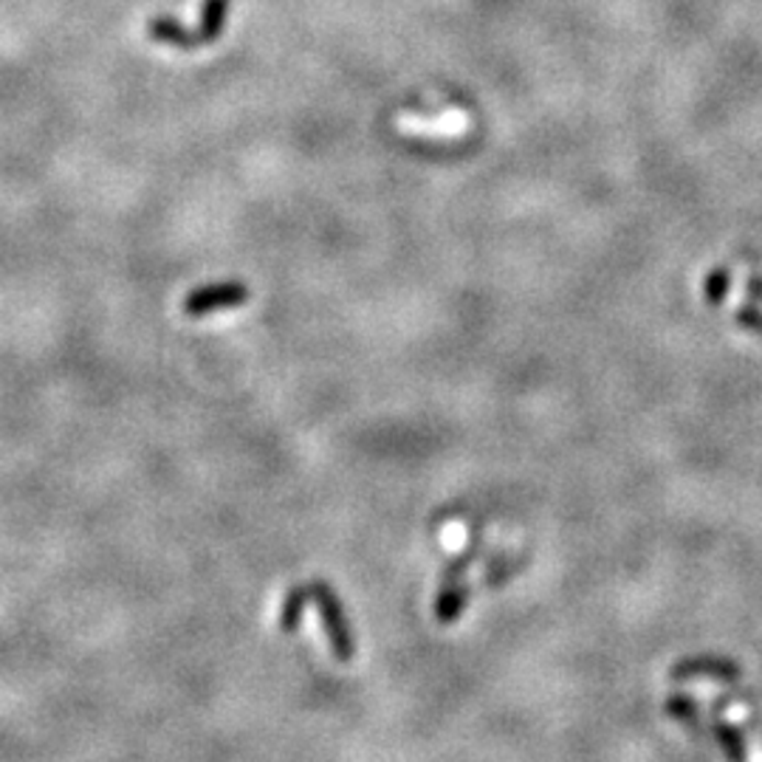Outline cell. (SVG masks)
Wrapping results in <instances>:
<instances>
[{
	"label": "cell",
	"mask_w": 762,
	"mask_h": 762,
	"mask_svg": "<svg viewBox=\"0 0 762 762\" xmlns=\"http://www.w3.org/2000/svg\"><path fill=\"white\" fill-rule=\"evenodd\" d=\"M311 593H314V607L320 613V621H323V630L328 636V645L334 658L339 664H350L356 658V638L350 630V621L343 610V602L336 596V591L325 582H311Z\"/></svg>",
	"instance_id": "obj_1"
},
{
	"label": "cell",
	"mask_w": 762,
	"mask_h": 762,
	"mask_svg": "<svg viewBox=\"0 0 762 762\" xmlns=\"http://www.w3.org/2000/svg\"><path fill=\"white\" fill-rule=\"evenodd\" d=\"M249 300V285L240 280H224V283H210L201 289L190 291L184 296V314L187 316H206L215 311L240 309Z\"/></svg>",
	"instance_id": "obj_2"
},
{
	"label": "cell",
	"mask_w": 762,
	"mask_h": 762,
	"mask_svg": "<svg viewBox=\"0 0 762 762\" xmlns=\"http://www.w3.org/2000/svg\"><path fill=\"white\" fill-rule=\"evenodd\" d=\"M469 596H472V587L467 585L463 576H444V585L438 587V596H435V621L440 627H452L469 607Z\"/></svg>",
	"instance_id": "obj_3"
},
{
	"label": "cell",
	"mask_w": 762,
	"mask_h": 762,
	"mask_svg": "<svg viewBox=\"0 0 762 762\" xmlns=\"http://www.w3.org/2000/svg\"><path fill=\"white\" fill-rule=\"evenodd\" d=\"M147 32H150V40L165 43V46L170 48H178V52H195V48L204 46L201 37H198V32H190L184 23H178L176 18H167V14L153 18L150 23H147Z\"/></svg>",
	"instance_id": "obj_4"
},
{
	"label": "cell",
	"mask_w": 762,
	"mask_h": 762,
	"mask_svg": "<svg viewBox=\"0 0 762 762\" xmlns=\"http://www.w3.org/2000/svg\"><path fill=\"white\" fill-rule=\"evenodd\" d=\"M309 605H314L311 582L309 585L291 587L289 596L283 598V607H280V630H283L285 636H294V632L300 630V625H303V616H305V607Z\"/></svg>",
	"instance_id": "obj_5"
},
{
	"label": "cell",
	"mask_w": 762,
	"mask_h": 762,
	"mask_svg": "<svg viewBox=\"0 0 762 762\" xmlns=\"http://www.w3.org/2000/svg\"><path fill=\"white\" fill-rule=\"evenodd\" d=\"M226 18H229V0H204L201 9V23H198V37L201 43H215L224 34Z\"/></svg>",
	"instance_id": "obj_6"
},
{
	"label": "cell",
	"mask_w": 762,
	"mask_h": 762,
	"mask_svg": "<svg viewBox=\"0 0 762 762\" xmlns=\"http://www.w3.org/2000/svg\"><path fill=\"white\" fill-rule=\"evenodd\" d=\"M695 675H731V670L726 664H717V661H706V658H697V661H681V664L672 670L675 681H684V677Z\"/></svg>",
	"instance_id": "obj_7"
},
{
	"label": "cell",
	"mask_w": 762,
	"mask_h": 762,
	"mask_svg": "<svg viewBox=\"0 0 762 762\" xmlns=\"http://www.w3.org/2000/svg\"><path fill=\"white\" fill-rule=\"evenodd\" d=\"M731 285V271L726 269V266H720V269H711L709 274H706V283H704V296L709 305H720L724 303L726 291H729Z\"/></svg>",
	"instance_id": "obj_8"
},
{
	"label": "cell",
	"mask_w": 762,
	"mask_h": 762,
	"mask_svg": "<svg viewBox=\"0 0 762 762\" xmlns=\"http://www.w3.org/2000/svg\"><path fill=\"white\" fill-rule=\"evenodd\" d=\"M666 715H672V717H677V720H695V704H692L690 697H684V695H675V697H670L666 701Z\"/></svg>",
	"instance_id": "obj_9"
},
{
	"label": "cell",
	"mask_w": 762,
	"mask_h": 762,
	"mask_svg": "<svg viewBox=\"0 0 762 762\" xmlns=\"http://www.w3.org/2000/svg\"><path fill=\"white\" fill-rule=\"evenodd\" d=\"M737 323L743 325V328L760 330V334H762V314L757 309H743V311H740V314H737Z\"/></svg>",
	"instance_id": "obj_10"
},
{
	"label": "cell",
	"mask_w": 762,
	"mask_h": 762,
	"mask_svg": "<svg viewBox=\"0 0 762 762\" xmlns=\"http://www.w3.org/2000/svg\"><path fill=\"white\" fill-rule=\"evenodd\" d=\"M749 294L757 296V300H762V277H751V280H749Z\"/></svg>",
	"instance_id": "obj_11"
}]
</instances>
